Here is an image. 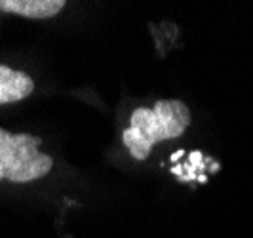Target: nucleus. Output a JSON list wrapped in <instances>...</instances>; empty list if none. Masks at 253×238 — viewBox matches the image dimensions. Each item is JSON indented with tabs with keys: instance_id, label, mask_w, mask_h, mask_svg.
<instances>
[{
	"instance_id": "obj_1",
	"label": "nucleus",
	"mask_w": 253,
	"mask_h": 238,
	"mask_svg": "<svg viewBox=\"0 0 253 238\" xmlns=\"http://www.w3.org/2000/svg\"><path fill=\"white\" fill-rule=\"evenodd\" d=\"M190 124V109L179 99H160L152 109L139 107L131 113L122 141L133 158L145 160L152 147L166 139L181 138Z\"/></svg>"
},
{
	"instance_id": "obj_2",
	"label": "nucleus",
	"mask_w": 253,
	"mask_h": 238,
	"mask_svg": "<svg viewBox=\"0 0 253 238\" xmlns=\"http://www.w3.org/2000/svg\"><path fill=\"white\" fill-rule=\"evenodd\" d=\"M42 139L31 134H10L0 128V181H37L53 168V158L40 152Z\"/></svg>"
},
{
	"instance_id": "obj_3",
	"label": "nucleus",
	"mask_w": 253,
	"mask_h": 238,
	"mask_svg": "<svg viewBox=\"0 0 253 238\" xmlns=\"http://www.w3.org/2000/svg\"><path fill=\"white\" fill-rule=\"evenodd\" d=\"M35 92V80L23 71L0 65V105L15 103Z\"/></svg>"
},
{
	"instance_id": "obj_4",
	"label": "nucleus",
	"mask_w": 253,
	"mask_h": 238,
	"mask_svg": "<svg viewBox=\"0 0 253 238\" xmlns=\"http://www.w3.org/2000/svg\"><path fill=\"white\" fill-rule=\"evenodd\" d=\"M65 0H0V10L29 19H50L63 10Z\"/></svg>"
},
{
	"instance_id": "obj_5",
	"label": "nucleus",
	"mask_w": 253,
	"mask_h": 238,
	"mask_svg": "<svg viewBox=\"0 0 253 238\" xmlns=\"http://www.w3.org/2000/svg\"><path fill=\"white\" fill-rule=\"evenodd\" d=\"M187 162H189L190 166H194L196 172H198V168L204 164V154L200 152V150H192V152L189 154V160H187Z\"/></svg>"
},
{
	"instance_id": "obj_6",
	"label": "nucleus",
	"mask_w": 253,
	"mask_h": 238,
	"mask_svg": "<svg viewBox=\"0 0 253 238\" xmlns=\"http://www.w3.org/2000/svg\"><path fill=\"white\" fill-rule=\"evenodd\" d=\"M183 156H185V150H183V149L175 150V152L171 154V162H173V164H177V162H179V158H183Z\"/></svg>"
},
{
	"instance_id": "obj_7",
	"label": "nucleus",
	"mask_w": 253,
	"mask_h": 238,
	"mask_svg": "<svg viewBox=\"0 0 253 238\" xmlns=\"http://www.w3.org/2000/svg\"><path fill=\"white\" fill-rule=\"evenodd\" d=\"M171 174L175 177H181L183 176V164H175L173 168H171Z\"/></svg>"
},
{
	"instance_id": "obj_8",
	"label": "nucleus",
	"mask_w": 253,
	"mask_h": 238,
	"mask_svg": "<svg viewBox=\"0 0 253 238\" xmlns=\"http://www.w3.org/2000/svg\"><path fill=\"white\" fill-rule=\"evenodd\" d=\"M196 181H198V183H206V181H208V176H206V174H198V176H196Z\"/></svg>"
},
{
	"instance_id": "obj_9",
	"label": "nucleus",
	"mask_w": 253,
	"mask_h": 238,
	"mask_svg": "<svg viewBox=\"0 0 253 238\" xmlns=\"http://www.w3.org/2000/svg\"><path fill=\"white\" fill-rule=\"evenodd\" d=\"M219 168H221V166H219L217 162H213L211 166H210V172H211V174H215V172H219Z\"/></svg>"
}]
</instances>
